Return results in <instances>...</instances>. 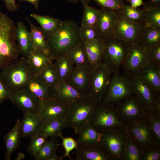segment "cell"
Listing matches in <instances>:
<instances>
[{
	"label": "cell",
	"instance_id": "42",
	"mask_svg": "<svg viewBox=\"0 0 160 160\" xmlns=\"http://www.w3.org/2000/svg\"><path fill=\"white\" fill-rule=\"evenodd\" d=\"M145 25L160 29V9L145 10Z\"/></svg>",
	"mask_w": 160,
	"mask_h": 160
},
{
	"label": "cell",
	"instance_id": "49",
	"mask_svg": "<svg viewBox=\"0 0 160 160\" xmlns=\"http://www.w3.org/2000/svg\"><path fill=\"white\" fill-rule=\"evenodd\" d=\"M143 9L145 10L154 9H160V0H149L144 3Z\"/></svg>",
	"mask_w": 160,
	"mask_h": 160
},
{
	"label": "cell",
	"instance_id": "30",
	"mask_svg": "<svg viewBox=\"0 0 160 160\" xmlns=\"http://www.w3.org/2000/svg\"><path fill=\"white\" fill-rule=\"evenodd\" d=\"M26 18L30 25V37L34 48L41 50L50 57L47 40L41 28L34 25L28 17Z\"/></svg>",
	"mask_w": 160,
	"mask_h": 160
},
{
	"label": "cell",
	"instance_id": "16",
	"mask_svg": "<svg viewBox=\"0 0 160 160\" xmlns=\"http://www.w3.org/2000/svg\"><path fill=\"white\" fill-rule=\"evenodd\" d=\"M69 107L52 98L43 103L38 115L42 121L66 119Z\"/></svg>",
	"mask_w": 160,
	"mask_h": 160
},
{
	"label": "cell",
	"instance_id": "37",
	"mask_svg": "<svg viewBox=\"0 0 160 160\" xmlns=\"http://www.w3.org/2000/svg\"><path fill=\"white\" fill-rule=\"evenodd\" d=\"M66 55L74 65L89 66L88 58L82 41L75 46Z\"/></svg>",
	"mask_w": 160,
	"mask_h": 160
},
{
	"label": "cell",
	"instance_id": "7",
	"mask_svg": "<svg viewBox=\"0 0 160 160\" xmlns=\"http://www.w3.org/2000/svg\"><path fill=\"white\" fill-rule=\"evenodd\" d=\"M88 123L101 132L125 125L117 114L113 104L103 101L98 104Z\"/></svg>",
	"mask_w": 160,
	"mask_h": 160
},
{
	"label": "cell",
	"instance_id": "12",
	"mask_svg": "<svg viewBox=\"0 0 160 160\" xmlns=\"http://www.w3.org/2000/svg\"><path fill=\"white\" fill-rule=\"evenodd\" d=\"M148 60L145 49L139 44L130 46L121 66L124 74L130 77L137 75Z\"/></svg>",
	"mask_w": 160,
	"mask_h": 160
},
{
	"label": "cell",
	"instance_id": "27",
	"mask_svg": "<svg viewBox=\"0 0 160 160\" xmlns=\"http://www.w3.org/2000/svg\"><path fill=\"white\" fill-rule=\"evenodd\" d=\"M15 36L21 54L26 57L34 48L31 39L30 32L26 28L25 24L22 22L17 23Z\"/></svg>",
	"mask_w": 160,
	"mask_h": 160
},
{
	"label": "cell",
	"instance_id": "17",
	"mask_svg": "<svg viewBox=\"0 0 160 160\" xmlns=\"http://www.w3.org/2000/svg\"><path fill=\"white\" fill-rule=\"evenodd\" d=\"M53 89V98L68 106L86 95L65 81H60Z\"/></svg>",
	"mask_w": 160,
	"mask_h": 160
},
{
	"label": "cell",
	"instance_id": "23",
	"mask_svg": "<svg viewBox=\"0 0 160 160\" xmlns=\"http://www.w3.org/2000/svg\"><path fill=\"white\" fill-rule=\"evenodd\" d=\"M42 121L38 114L25 113L20 122L21 137H31L38 134Z\"/></svg>",
	"mask_w": 160,
	"mask_h": 160
},
{
	"label": "cell",
	"instance_id": "14",
	"mask_svg": "<svg viewBox=\"0 0 160 160\" xmlns=\"http://www.w3.org/2000/svg\"><path fill=\"white\" fill-rule=\"evenodd\" d=\"M130 78L133 94L144 107L154 109L156 100L159 95L137 75Z\"/></svg>",
	"mask_w": 160,
	"mask_h": 160
},
{
	"label": "cell",
	"instance_id": "32",
	"mask_svg": "<svg viewBox=\"0 0 160 160\" xmlns=\"http://www.w3.org/2000/svg\"><path fill=\"white\" fill-rule=\"evenodd\" d=\"M160 44V29L145 25L138 44L146 49Z\"/></svg>",
	"mask_w": 160,
	"mask_h": 160
},
{
	"label": "cell",
	"instance_id": "36",
	"mask_svg": "<svg viewBox=\"0 0 160 160\" xmlns=\"http://www.w3.org/2000/svg\"><path fill=\"white\" fill-rule=\"evenodd\" d=\"M117 13L124 18L135 23H144L146 17L144 9L134 8L128 4H125Z\"/></svg>",
	"mask_w": 160,
	"mask_h": 160
},
{
	"label": "cell",
	"instance_id": "19",
	"mask_svg": "<svg viewBox=\"0 0 160 160\" xmlns=\"http://www.w3.org/2000/svg\"><path fill=\"white\" fill-rule=\"evenodd\" d=\"M117 16V13L115 11L105 8H101L95 27L100 39L112 33L113 27Z\"/></svg>",
	"mask_w": 160,
	"mask_h": 160
},
{
	"label": "cell",
	"instance_id": "31",
	"mask_svg": "<svg viewBox=\"0 0 160 160\" xmlns=\"http://www.w3.org/2000/svg\"><path fill=\"white\" fill-rule=\"evenodd\" d=\"M67 127L66 119H57L43 121L38 134L46 137H59L62 131Z\"/></svg>",
	"mask_w": 160,
	"mask_h": 160
},
{
	"label": "cell",
	"instance_id": "44",
	"mask_svg": "<svg viewBox=\"0 0 160 160\" xmlns=\"http://www.w3.org/2000/svg\"><path fill=\"white\" fill-rule=\"evenodd\" d=\"M79 35L82 41L100 39L96 28L90 27L81 26L80 27Z\"/></svg>",
	"mask_w": 160,
	"mask_h": 160
},
{
	"label": "cell",
	"instance_id": "25",
	"mask_svg": "<svg viewBox=\"0 0 160 160\" xmlns=\"http://www.w3.org/2000/svg\"><path fill=\"white\" fill-rule=\"evenodd\" d=\"M30 16L39 24L46 39L59 29L63 22L60 20L49 15H42L31 13Z\"/></svg>",
	"mask_w": 160,
	"mask_h": 160
},
{
	"label": "cell",
	"instance_id": "57",
	"mask_svg": "<svg viewBox=\"0 0 160 160\" xmlns=\"http://www.w3.org/2000/svg\"><path fill=\"white\" fill-rule=\"evenodd\" d=\"M131 0H126L127 2H129Z\"/></svg>",
	"mask_w": 160,
	"mask_h": 160
},
{
	"label": "cell",
	"instance_id": "10",
	"mask_svg": "<svg viewBox=\"0 0 160 160\" xmlns=\"http://www.w3.org/2000/svg\"><path fill=\"white\" fill-rule=\"evenodd\" d=\"M112 74L109 85L102 101L114 104L133 94L130 77L120 72Z\"/></svg>",
	"mask_w": 160,
	"mask_h": 160
},
{
	"label": "cell",
	"instance_id": "15",
	"mask_svg": "<svg viewBox=\"0 0 160 160\" xmlns=\"http://www.w3.org/2000/svg\"><path fill=\"white\" fill-rule=\"evenodd\" d=\"M126 126L132 136L143 150L155 144L153 132L146 118Z\"/></svg>",
	"mask_w": 160,
	"mask_h": 160
},
{
	"label": "cell",
	"instance_id": "47",
	"mask_svg": "<svg viewBox=\"0 0 160 160\" xmlns=\"http://www.w3.org/2000/svg\"><path fill=\"white\" fill-rule=\"evenodd\" d=\"M145 49L148 61L160 66V44Z\"/></svg>",
	"mask_w": 160,
	"mask_h": 160
},
{
	"label": "cell",
	"instance_id": "6",
	"mask_svg": "<svg viewBox=\"0 0 160 160\" xmlns=\"http://www.w3.org/2000/svg\"><path fill=\"white\" fill-rule=\"evenodd\" d=\"M102 132L100 143L111 160H123L127 137L126 126L115 127Z\"/></svg>",
	"mask_w": 160,
	"mask_h": 160
},
{
	"label": "cell",
	"instance_id": "29",
	"mask_svg": "<svg viewBox=\"0 0 160 160\" xmlns=\"http://www.w3.org/2000/svg\"><path fill=\"white\" fill-rule=\"evenodd\" d=\"M26 58L32 67L35 76L52 63L53 60L49 55L35 48L30 52Z\"/></svg>",
	"mask_w": 160,
	"mask_h": 160
},
{
	"label": "cell",
	"instance_id": "18",
	"mask_svg": "<svg viewBox=\"0 0 160 160\" xmlns=\"http://www.w3.org/2000/svg\"><path fill=\"white\" fill-rule=\"evenodd\" d=\"M91 71L89 66L74 65L72 71L65 81L84 95H87Z\"/></svg>",
	"mask_w": 160,
	"mask_h": 160
},
{
	"label": "cell",
	"instance_id": "11",
	"mask_svg": "<svg viewBox=\"0 0 160 160\" xmlns=\"http://www.w3.org/2000/svg\"><path fill=\"white\" fill-rule=\"evenodd\" d=\"M117 15L112 33L130 45L138 44L145 27L144 23L132 22L124 18L117 13Z\"/></svg>",
	"mask_w": 160,
	"mask_h": 160
},
{
	"label": "cell",
	"instance_id": "56",
	"mask_svg": "<svg viewBox=\"0 0 160 160\" xmlns=\"http://www.w3.org/2000/svg\"><path fill=\"white\" fill-rule=\"evenodd\" d=\"M24 157V155L20 153V154H19L17 157L16 159H17V160H21L23 159Z\"/></svg>",
	"mask_w": 160,
	"mask_h": 160
},
{
	"label": "cell",
	"instance_id": "41",
	"mask_svg": "<svg viewBox=\"0 0 160 160\" xmlns=\"http://www.w3.org/2000/svg\"><path fill=\"white\" fill-rule=\"evenodd\" d=\"M48 137L38 134L30 138L27 152L34 157L48 141Z\"/></svg>",
	"mask_w": 160,
	"mask_h": 160
},
{
	"label": "cell",
	"instance_id": "35",
	"mask_svg": "<svg viewBox=\"0 0 160 160\" xmlns=\"http://www.w3.org/2000/svg\"><path fill=\"white\" fill-rule=\"evenodd\" d=\"M146 119L152 130L155 144L160 145V114L154 109L144 107Z\"/></svg>",
	"mask_w": 160,
	"mask_h": 160
},
{
	"label": "cell",
	"instance_id": "43",
	"mask_svg": "<svg viewBox=\"0 0 160 160\" xmlns=\"http://www.w3.org/2000/svg\"><path fill=\"white\" fill-rule=\"evenodd\" d=\"M94 1L101 8L110 9L118 12L125 4L124 0H91Z\"/></svg>",
	"mask_w": 160,
	"mask_h": 160
},
{
	"label": "cell",
	"instance_id": "2",
	"mask_svg": "<svg viewBox=\"0 0 160 160\" xmlns=\"http://www.w3.org/2000/svg\"><path fill=\"white\" fill-rule=\"evenodd\" d=\"M1 69L0 79L10 94L25 88L28 83L35 77L32 67L24 57Z\"/></svg>",
	"mask_w": 160,
	"mask_h": 160
},
{
	"label": "cell",
	"instance_id": "3",
	"mask_svg": "<svg viewBox=\"0 0 160 160\" xmlns=\"http://www.w3.org/2000/svg\"><path fill=\"white\" fill-rule=\"evenodd\" d=\"M16 28L14 21L0 12V69L17 60L21 54L16 39Z\"/></svg>",
	"mask_w": 160,
	"mask_h": 160
},
{
	"label": "cell",
	"instance_id": "40",
	"mask_svg": "<svg viewBox=\"0 0 160 160\" xmlns=\"http://www.w3.org/2000/svg\"><path fill=\"white\" fill-rule=\"evenodd\" d=\"M59 145L55 137H51L34 157L35 160H47L49 157L56 153Z\"/></svg>",
	"mask_w": 160,
	"mask_h": 160
},
{
	"label": "cell",
	"instance_id": "9",
	"mask_svg": "<svg viewBox=\"0 0 160 160\" xmlns=\"http://www.w3.org/2000/svg\"><path fill=\"white\" fill-rule=\"evenodd\" d=\"M133 95L116 103L115 107L119 117L126 126L146 118L143 106Z\"/></svg>",
	"mask_w": 160,
	"mask_h": 160
},
{
	"label": "cell",
	"instance_id": "5",
	"mask_svg": "<svg viewBox=\"0 0 160 160\" xmlns=\"http://www.w3.org/2000/svg\"><path fill=\"white\" fill-rule=\"evenodd\" d=\"M98 103L93 98L87 95L69 107L66 119L67 127L74 129V135L77 134L80 127L88 123Z\"/></svg>",
	"mask_w": 160,
	"mask_h": 160
},
{
	"label": "cell",
	"instance_id": "21",
	"mask_svg": "<svg viewBox=\"0 0 160 160\" xmlns=\"http://www.w3.org/2000/svg\"><path fill=\"white\" fill-rule=\"evenodd\" d=\"M75 159L77 160H111L100 143L77 147Z\"/></svg>",
	"mask_w": 160,
	"mask_h": 160
},
{
	"label": "cell",
	"instance_id": "55",
	"mask_svg": "<svg viewBox=\"0 0 160 160\" xmlns=\"http://www.w3.org/2000/svg\"><path fill=\"white\" fill-rule=\"evenodd\" d=\"M63 158V156H58L56 153L49 157L47 160H62Z\"/></svg>",
	"mask_w": 160,
	"mask_h": 160
},
{
	"label": "cell",
	"instance_id": "38",
	"mask_svg": "<svg viewBox=\"0 0 160 160\" xmlns=\"http://www.w3.org/2000/svg\"><path fill=\"white\" fill-rule=\"evenodd\" d=\"M54 63L60 81H65L72 71L74 65L67 55L55 60Z\"/></svg>",
	"mask_w": 160,
	"mask_h": 160
},
{
	"label": "cell",
	"instance_id": "54",
	"mask_svg": "<svg viewBox=\"0 0 160 160\" xmlns=\"http://www.w3.org/2000/svg\"><path fill=\"white\" fill-rule=\"evenodd\" d=\"M70 3H76L78 1H80L83 6L89 4L91 0H67Z\"/></svg>",
	"mask_w": 160,
	"mask_h": 160
},
{
	"label": "cell",
	"instance_id": "52",
	"mask_svg": "<svg viewBox=\"0 0 160 160\" xmlns=\"http://www.w3.org/2000/svg\"><path fill=\"white\" fill-rule=\"evenodd\" d=\"M20 2L26 1L33 4L36 9H38L39 5V2L40 0H19Z\"/></svg>",
	"mask_w": 160,
	"mask_h": 160
},
{
	"label": "cell",
	"instance_id": "22",
	"mask_svg": "<svg viewBox=\"0 0 160 160\" xmlns=\"http://www.w3.org/2000/svg\"><path fill=\"white\" fill-rule=\"evenodd\" d=\"M82 41L87 57L89 67L91 71L103 63L101 42L100 39Z\"/></svg>",
	"mask_w": 160,
	"mask_h": 160
},
{
	"label": "cell",
	"instance_id": "51",
	"mask_svg": "<svg viewBox=\"0 0 160 160\" xmlns=\"http://www.w3.org/2000/svg\"><path fill=\"white\" fill-rule=\"evenodd\" d=\"M129 2L130 3V6L134 8H137L141 5H143L144 3L143 0H131Z\"/></svg>",
	"mask_w": 160,
	"mask_h": 160
},
{
	"label": "cell",
	"instance_id": "1",
	"mask_svg": "<svg viewBox=\"0 0 160 160\" xmlns=\"http://www.w3.org/2000/svg\"><path fill=\"white\" fill-rule=\"evenodd\" d=\"M79 28L73 21H63L59 29L47 39L52 60L66 55L82 41L79 35Z\"/></svg>",
	"mask_w": 160,
	"mask_h": 160
},
{
	"label": "cell",
	"instance_id": "45",
	"mask_svg": "<svg viewBox=\"0 0 160 160\" xmlns=\"http://www.w3.org/2000/svg\"><path fill=\"white\" fill-rule=\"evenodd\" d=\"M160 145L156 144L143 150L142 160H159Z\"/></svg>",
	"mask_w": 160,
	"mask_h": 160
},
{
	"label": "cell",
	"instance_id": "53",
	"mask_svg": "<svg viewBox=\"0 0 160 160\" xmlns=\"http://www.w3.org/2000/svg\"><path fill=\"white\" fill-rule=\"evenodd\" d=\"M154 110L158 113L160 114V98L159 96L156 99Z\"/></svg>",
	"mask_w": 160,
	"mask_h": 160
},
{
	"label": "cell",
	"instance_id": "13",
	"mask_svg": "<svg viewBox=\"0 0 160 160\" xmlns=\"http://www.w3.org/2000/svg\"><path fill=\"white\" fill-rule=\"evenodd\" d=\"M9 99L24 114L38 115L43 103L25 88L11 93Z\"/></svg>",
	"mask_w": 160,
	"mask_h": 160
},
{
	"label": "cell",
	"instance_id": "39",
	"mask_svg": "<svg viewBox=\"0 0 160 160\" xmlns=\"http://www.w3.org/2000/svg\"><path fill=\"white\" fill-rule=\"evenodd\" d=\"M84 6V11L81 22V26H88L95 28L100 10L90 6Z\"/></svg>",
	"mask_w": 160,
	"mask_h": 160
},
{
	"label": "cell",
	"instance_id": "46",
	"mask_svg": "<svg viewBox=\"0 0 160 160\" xmlns=\"http://www.w3.org/2000/svg\"><path fill=\"white\" fill-rule=\"evenodd\" d=\"M59 137L62 140V145L65 149V153L63 156L64 158L68 157L70 159L71 158L70 155V152L73 150L77 148L76 141L73 137H64L61 133L59 134Z\"/></svg>",
	"mask_w": 160,
	"mask_h": 160
},
{
	"label": "cell",
	"instance_id": "24",
	"mask_svg": "<svg viewBox=\"0 0 160 160\" xmlns=\"http://www.w3.org/2000/svg\"><path fill=\"white\" fill-rule=\"evenodd\" d=\"M76 140L77 147L100 143L102 133L93 127L88 123L79 128Z\"/></svg>",
	"mask_w": 160,
	"mask_h": 160
},
{
	"label": "cell",
	"instance_id": "28",
	"mask_svg": "<svg viewBox=\"0 0 160 160\" xmlns=\"http://www.w3.org/2000/svg\"><path fill=\"white\" fill-rule=\"evenodd\" d=\"M20 122L19 119L17 120L14 127L4 137L6 148L5 160H10L12 154L21 143Z\"/></svg>",
	"mask_w": 160,
	"mask_h": 160
},
{
	"label": "cell",
	"instance_id": "48",
	"mask_svg": "<svg viewBox=\"0 0 160 160\" xmlns=\"http://www.w3.org/2000/svg\"><path fill=\"white\" fill-rule=\"evenodd\" d=\"M10 94L0 79V105L9 98Z\"/></svg>",
	"mask_w": 160,
	"mask_h": 160
},
{
	"label": "cell",
	"instance_id": "34",
	"mask_svg": "<svg viewBox=\"0 0 160 160\" xmlns=\"http://www.w3.org/2000/svg\"><path fill=\"white\" fill-rule=\"evenodd\" d=\"M35 78L47 84L53 88L60 81L55 65L52 63L47 65L36 75Z\"/></svg>",
	"mask_w": 160,
	"mask_h": 160
},
{
	"label": "cell",
	"instance_id": "4",
	"mask_svg": "<svg viewBox=\"0 0 160 160\" xmlns=\"http://www.w3.org/2000/svg\"><path fill=\"white\" fill-rule=\"evenodd\" d=\"M100 39L103 51V63L112 74L119 73L130 45L113 33Z\"/></svg>",
	"mask_w": 160,
	"mask_h": 160
},
{
	"label": "cell",
	"instance_id": "33",
	"mask_svg": "<svg viewBox=\"0 0 160 160\" xmlns=\"http://www.w3.org/2000/svg\"><path fill=\"white\" fill-rule=\"evenodd\" d=\"M126 130L123 160H142L143 150L133 138L127 127Z\"/></svg>",
	"mask_w": 160,
	"mask_h": 160
},
{
	"label": "cell",
	"instance_id": "26",
	"mask_svg": "<svg viewBox=\"0 0 160 160\" xmlns=\"http://www.w3.org/2000/svg\"><path fill=\"white\" fill-rule=\"evenodd\" d=\"M25 89L44 103L53 98V89L49 85L35 78L27 84Z\"/></svg>",
	"mask_w": 160,
	"mask_h": 160
},
{
	"label": "cell",
	"instance_id": "8",
	"mask_svg": "<svg viewBox=\"0 0 160 160\" xmlns=\"http://www.w3.org/2000/svg\"><path fill=\"white\" fill-rule=\"evenodd\" d=\"M112 73L103 64L91 71L87 95L98 103L103 100L109 85Z\"/></svg>",
	"mask_w": 160,
	"mask_h": 160
},
{
	"label": "cell",
	"instance_id": "20",
	"mask_svg": "<svg viewBox=\"0 0 160 160\" xmlns=\"http://www.w3.org/2000/svg\"><path fill=\"white\" fill-rule=\"evenodd\" d=\"M137 75L160 95V66L148 61Z\"/></svg>",
	"mask_w": 160,
	"mask_h": 160
},
{
	"label": "cell",
	"instance_id": "50",
	"mask_svg": "<svg viewBox=\"0 0 160 160\" xmlns=\"http://www.w3.org/2000/svg\"><path fill=\"white\" fill-rule=\"evenodd\" d=\"M7 9L10 12L16 11L19 7L15 3V0H3Z\"/></svg>",
	"mask_w": 160,
	"mask_h": 160
}]
</instances>
